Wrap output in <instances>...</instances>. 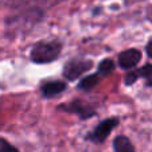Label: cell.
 I'll list each match as a JSON object with an SVG mask.
<instances>
[{"mask_svg":"<svg viewBox=\"0 0 152 152\" xmlns=\"http://www.w3.org/2000/svg\"><path fill=\"white\" fill-rule=\"evenodd\" d=\"M118 125V118H105L104 121H101L97 126L94 128L90 135H88V139L93 143L101 144L106 140V137L109 136V133L112 132L113 129Z\"/></svg>","mask_w":152,"mask_h":152,"instance_id":"obj_3","label":"cell"},{"mask_svg":"<svg viewBox=\"0 0 152 152\" xmlns=\"http://www.w3.org/2000/svg\"><path fill=\"white\" fill-rule=\"evenodd\" d=\"M92 66H93L92 61L75 58V59H72L66 63V66L63 69V77L67 81H74L82 74H85Z\"/></svg>","mask_w":152,"mask_h":152,"instance_id":"obj_2","label":"cell"},{"mask_svg":"<svg viewBox=\"0 0 152 152\" xmlns=\"http://www.w3.org/2000/svg\"><path fill=\"white\" fill-rule=\"evenodd\" d=\"M61 51L62 45L58 40L38 42L31 49V61H34L35 63H50L58 59Z\"/></svg>","mask_w":152,"mask_h":152,"instance_id":"obj_1","label":"cell"},{"mask_svg":"<svg viewBox=\"0 0 152 152\" xmlns=\"http://www.w3.org/2000/svg\"><path fill=\"white\" fill-rule=\"evenodd\" d=\"M139 78H145L147 80V85L152 86V65L151 63H147L145 66H143L141 69L136 70Z\"/></svg>","mask_w":152,"mask_h":152,"instance_id":"obj_10","label":"cell"},{"mask_svg":"<svg viewBox=\"0 0 152 152\" xmlns=\"http://www.w3.org/2000/svg\"><path fill=\"white\" fill-rule=\"evenodd\" d=\"M141 53L137 49H128L124 50L118 55V66L121 69H132L140 62Z\"/></svg>","mask_w":152,"mask_h":152,"instance_id":"obj_5","label":"cell"},{"mask_svg":"<svg viewBox=\"0 0 152 152\" xmlns=\"http://www.w3.org/2000/svg\"><path fill=\"white\" fill-rule=\"evenodd\" d=\"M115 67H116V65L112 59H104V61H101L100 65H98V74H100L101 77L109 75L115 72Z\"/></svg>","mask_w":152,"mask_h":152,"instance_id":"obj_9","label":"cell"},{"mask_svg":"<svg viewBox=\"0 0 152 152\" xmlns=\"http://www.w3.org/2000/svg\"><path fill=\"white\" fill-rule=\"evenodd\" d=\"M58 109L66 110V112H69V113H74V115H77L78 117L82 118V120H86V118H89L96 115V110L93 109L89 104H86L80 100L73 101V102H70V104H62V105L58 106Z\"/></svg>","mask_w":152,"mask_h":152,"instance_id":"obj_4","label":"cell"},{"mask_svg":"<svg viewBox=\"0 0 152 152\" xmlns=\"http://www.w3.org/2000/svg\"><path fill=\"white\" fill-rule=\"evenodd\" d=\"M113 149L115 152H135L132 141L126 136H117L113 140Z\"/></svg>","mask_w":152,"mask_h":152,"instance_id":"obj_7","label":"cell"},{"mask_svg":"<svg viewBox=\"0 0 152 152\" xmlns=\"http://www.w3.org/2000/svg\"><path fill=\"white\" fill-rule=\"evenodd\" d=\"M145 51H147V54L149 55V57L152 58V39L148 42V45H147V47H145Z\"/></svg>","mask_w":152,"mask_h":152,"instance_id":"obj_13","label":"cell"},{"mask_svg":"<svg viewBox=\"0 0 152 152\" xmlns=\"http://www.w3.org/2000/svg\"><path fill=\"white\" fill-rule=\"evenodd\" d=\"M0 152H19L16 147L10 144L4 137H0Z\"/></svg>","mask_w":152,"mask_h":152,"instance_id":"obj_11","label":"cell"},{"mask_svg":"<svg viewBox=\"0 0 152 152\" xmlns=\"http://www.w3.org/2000/svg\"><path fill=\"white\" fill-rule=\"evenodd\" d=\"M137 80H139V77H137V73H136V70H135V72H131V73H128V74L125 75V80H124V82H125L126 85H132V83H135Z\"/></svg>","mask_w":152,"mask_h":152,"instance_id":"obj_12","label":"cell"},{"mask_svg":"<svg viewBox=\"0 0 152 152\" xmlns=\"http://www.w3.org/2000/svg\"><path fill=\"white\" fill-rule=\"evenodd\" d=\"M42 94L43 97L50 98L54 97L55 94H59L66 89V82L63 81H50V82H45L42 85Z\"/></svg>","mask_w":152,"mask_h":152,"instance_id":"obj_6","label":"cell"},{"mask_svg":"<svg viewBox=\"0 0 152 152\" xmlns=\"http://www.w3.org/2000/svg\"><path fill=\"white\" fill-rule=\"evenodd\" d=\"M101 80V75L98 73H94V74H90V75H86L85 78L80 81L78 83V89L81 90H92L94 86H97V83L100 82Z\"/></svg>","mask_w":152,"mask_h":152,"instance_id":"obj_8","label":"cell"}]
</instances>
